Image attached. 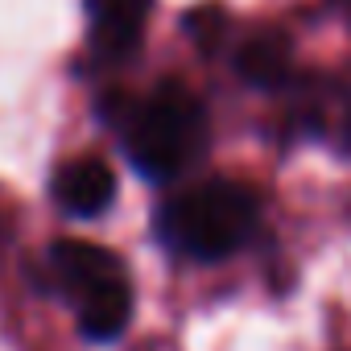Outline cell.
Wrapping results in <instances>:
<instances>
[{"label":"cell","mask_w":351,"mask_h":351,"mask_svg":"<svg viewBox=\"0 0 351 351\" xmlns=\"http://www.w3.org/2000/svg\"><path fill=\"white\" fill-rule=\"evenodd\" d=\"M236 75L256 87V91H289L298 83V71H293V46L285 34L277 29H261V34H248L236 54Z\"/></svg>","instance_id":"obj_7"},{"label":"cell","mask_w":351,"mask_h":351,"mask_svg":"<svg viewBox=\"0 0 351 351\" xmlns=\"http://www.w3.org/2000/svg\"><path fill=\"white\" fill-rule=\"evenodd\" d=\"M50 285L75 310L87 343H116L132 322V277L128 265L91 240H54L46 248Z\"/></svg>","instance_id":"obj_3"},{"label":"cell","mask_w":351,"mask_h":351,"mask_svg":"<svg viewBox=\"0 0 351 351\" xmlns=\"http://www.w3.org/2000/svg\"><path fill=\"white\" fill-rule=\"evenodd\" d=\"M261 232V195L236 178H203L173 191L153 211V240L191 265L236 256Z\"/></svg>","instance_id":"obj_2"},{"label":"cell","mask_w":351,"mask_h":351,"mask_svg":"<svg viewBox=\"0 0 351 351\" xmlns=\"http://www.w3.org/2000/svg\"><path fill=\"white\" fill-rule=\"evenodd\" d=\"M83 13H87V46L95 62L112 66L141 46L153 0H83Z\"/></svg>","instance_id":"obj_4"},{"label":"cell","mask_w":351,"mask_h":351,"mask_svg":"<svg viewBox=\"0 0 351 351\" xmlns=\"http://www.w3.org/2000/svg\"><path fill=\"white\" fill-rule=\"evenodd\" d=\"M293 124L302 128V136H314L330 145L339 157H351V87H298Z\"/></svg>","instance_id":"obj_6"},{"label":"cell","mask_w":351,"mask_h":351,"mask_svg":"<svg viewBox=\"0 0 351 351\" xmlns=\"http://www.w3.org/2000/svg\"><path fill=\"white\" fill-rule=\"evenodd\" d=\"M50 199L71 219H95L116 203V173L104 157H66L50 178Z\"/></svg>","instance_id":"obj_5"},{"label":"cell","mask_w":351,"mask_h":351,"mask_svg":"<svg viewBox=\"0 0 351 351\" xmlns=\"http://www.w3.org/2000/svg\"><path fill=\"white\" fill-rule=\"evenodd\" d=\"M339 5H343V9H347V13H351V0H339Z\"/></svg>","instance_id":"obj_8"},{"label":"cell","mask_w":351,"mask_h":351,"mask_svg":"<svg viewBox=\"0 0 351 351\" xmlns=\"http://www.w3.org/2000/svg\"><path fill=\"white\" fill-rule=\"evenodd\" d=\"M99 120L120 141L128 165L153 186H169L207 157L211 120L195 91L178 79H161L149 91H108Z\"/></svg>","instance_id":"obj_1"}]
</instances>
